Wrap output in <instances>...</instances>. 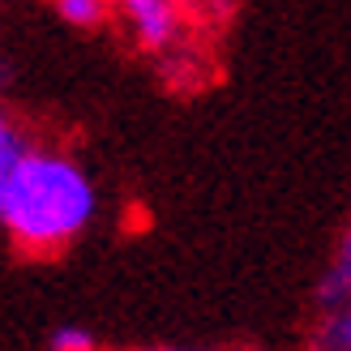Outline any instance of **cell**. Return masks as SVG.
Returning <instances> with one entry per match:
<instances>
[{"label":"cell","mask_w":351,"mask_h":351,"mask_svg":"<svg viewBox=\"0 0 351 351\" xmlns=\"http://www.w3.org/2000/svg\"><path fill=\"white\" fill-rule=\"evenodd\" d=\"M120 5H125V0H120Z\"/></svg>","instance_id":"8"},{"label":"cell","mask_w":351,"mask_h":351,"mask_svg":"<svg viewBox=\"0 0 351 351\" xmlns=\"http://www.w3.org/2000/svg\"><path fill=\"white\" fill-rule=\"evenodd\" d=\"M51 5H56V13L64 17L69 26L95 30V26H103V17H108V5H112V0H51Z\"/></svg>","instance_id":"5"},{"label":"cell","mask_w":351,"mask_h":351,"mask_svg":"<svg viewBox=\"0 0 351 351\" xmlns=\"http://www.w3.org/2000/svg\"><path fill=\"white\" fill-rule=\"evenodd\" d=\"M47 347L51 351H95L99 343H95V335L86 326H56L47 335Z\"/></svg>","instance_id":"7"},{"label":"cell","mask_w":351,"mask_h":351,"mask_svg":"<svg viewBox=\"0 0 351 351\" xmlns=\"http://www.w3.org/2000/svg\"><path fill=\"white\" fill-rule=\"evenodd\" d=\"M30 146V137H26V129L17 125V120L5 112V103H0V171H5L17 154H22Z\"/></svg>","instance_id":"6"},{"label":"cell","mask_w":351,"mask_h":351,"mask_svg":"<svg viewBox=\"0 0 351 351\" xmlns=\"http://www.w3.org/2000/svg\"><path fill=\"white\" fill-rule=\"evenodd\" d=\"M313 347L317 351H351V295L322 308V322L313 326Z\"/></svg>","instance_id":"3"},{"label":"cell","mask_w":351,"mask_h":351,"mask_svg":"<svg viewBox=\"0 0 351 351\" xmlns=\"http://www.w3.org/2000/svg\"><path fill=\"white\" fill-rule=\"evenodd\" d=\"M343 295H351V227H347V236H343V244H339L335 266H330V274L322 278V287H317V308L339 304Z\"/></svg>","instance_id":"4"},{"label":"cell","mask_w":351,"mask_h":351,"mask_svg":"<svg viewBox=\"0 0 351 351\" xmlns=\"http://www.w3.org/2000/svg\"><path fill=\"white\" fill-rule=\"evenodd\" d=\"M129 30L146 51H163L180 39V5L176 0H125Z\"/></svg>","instance_id":"2"},{"label":"cell","mask_w":351,"mask_h":351,"mask_svg":"<svg viewBox=\"0 0 351 351\" xmlns=\"http://www.w3.org/2000/svg\"><path fill=\"white\" fill-rule=\"evenodd\" d=\"M99 215L95 180L69 150L26 146L0 171V232L22 257H56Z\"/></svg>","instance_id":"1"}]
</instances>
